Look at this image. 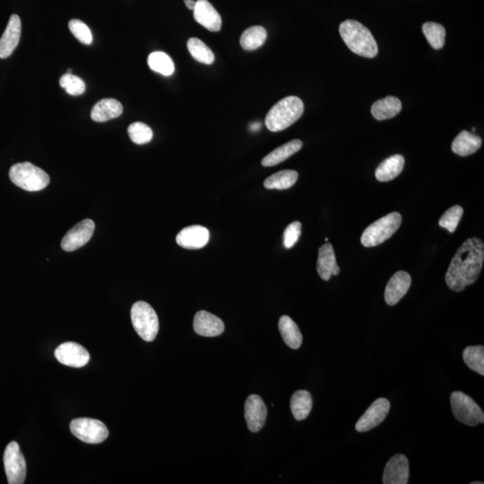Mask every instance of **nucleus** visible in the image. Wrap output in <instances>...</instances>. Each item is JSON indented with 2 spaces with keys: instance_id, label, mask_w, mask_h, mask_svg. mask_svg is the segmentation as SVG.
Here are the masks:
<instances>
[{
  "instance_id": "8",
  "label": "nucleus",
  "mask_w": 484,
  "mask_h": 484,
  "mask_svg": "<svg viewBox=\"0 0 484 484\" xmlns=\"http://www.w3.org/2000/svg\"><path fill=\"white\" fill-rule=\"evenodd\" d=\"M70 430L76 438L88 444L101 443L109 436V430L105 424L90 418H79L72 421Z\"/></svg>"
},
{
  "instance_id": "24",
  "label": "nucleus",
  "mask_w": 484,
  "mask_h": 484,
  "mask_svg": "<svg viewBox=\"0 0 484 484\" xmlns=\"http://www.w3.org/2000/svg\"><path fill=\"white\" fill-rule=\"evenodd\" d=\"M405 158L401 154L393 155L382 161L376 170V179L381 182L393 181L402 172Z\"/></svg>"
},
{
  "instance_id": "14",
  "label": "nucleus",
  "mask_w": 484,
  "mask_h": 484,
  "mask_svg": "<svg viewBox=\"0 0 484 484\" xmlns=\"http://www.w3.org/2000/svg\"><path fill=\"white\" fill-rule=\"evenodd\" d=\"M412 278L407 272L399 271L394 274L385 290V301L390 306H394L405 297L410 289Z\"/></svg>"
},
{
  "instance_id": "36",
  "label": "nucleus",
  "mask_w": 484,
  "mask_h": 484,
  "mask_svg": "<svg viewBox=\"0 0 484 484\" xmlns=\"http://www.w3.org/2000/svg\"><path fill=\"white\" fill-rule=\"evenodd\" d=\"M59 85L72 97H79L85 92V83L80 77L68 73L59 79Z\"/></svg>"
},
{
  "instance_id": "13",
  "label": "nucleus",
  "mask_w": 484,
  "mask_h": 484,
  "mask_svg": "<svg viewBox=\"0 0 484 484\" xmlns=\"http://www.w3.org/2000/svg\"><path fill=\"white\" fill-rule=\"evenodd\" d=\"M268 408L261 397L251 394L245 403V418L251 432H259L265 425Z\"/></svg>"
},
{
  "instance_id": "22",
  "label": "nucleus",
  "mask_w": 484,
  "mask_h": 484,
  "mask_svg": "<svg viewBox=\"0 0 484 484\" xmlns=\"http://www.w3.org/2000/svg\"><path fill=\"white\" fill-rule=\"evenodd\" d=\"M481 145L482 139L480 137L464 130L454 139L451 149L460 157H468L479 150Z\"/></svg>"
},
{
  "instance_id": "3",
  "label": "nucleus",
  "mask_w": 484,
  "mask_h": 484,
  "mask_svg": "<svg viewBox=\"0 0 484 484\" xmlns=\"http://www.w3.org/2000/svg\"><path fill=\"white\" fill-rule=\"evenodd\" d=\"M303 112L304 104L300 98L285 97L269 110L265 123L271 132H279L294 124Z\"/></svg>"
},
{
  "instance_id": "17",
  "label": "nucleus",
  "mask_w": 484,
  "mask_h": 484,
  "mask_svg": "<svg viewBox=\"0 0 484 484\" xmlns=\"http://www.w3.org/2000/svg\"><path fill=\"white\" fill-rule=\"evenodd\" d=\"M193 12L196 22L209 31L216 32L222 28V18L208 0H197Z\"/></svg>"
},
{
  "instance_id": "12",
  "label": "nucleus",
  "mask_w": 484,
  "mask_h": 484,
  "mask_svg": "<svg viewBox=\"0 0 484 484\" xmlns=\"http://www.w3.org/2000/svg\"><path fill=\"white\" fill-rule=\"evenodd\" d=\"M55 357L65 366L82 367L89 363L90 354L79 343L68 342L62 343L55 350Z\"/></svg>"
},
{
  "instance_id": "32",
  "label": "nucleus",
  "mask_w": 484,
  "mask_h": 484,
  "mask_svg": "<svg viewBox=\"0 0 484 484\" xmlns=\"http://www.w3.org/2000/svg\"><path fill=\"white\" fill-rule=\"evenodd\" d=\"M188 52L196 61L211 65L214 61V54L206 44L197 38H191L188 41Z\"/></svg>"
},
{
  "instance_id": "1",
  "label": "nucleus",
  "mask_w": 484,
  "mask_h": 484,
  "mask_svg": "<svg viewBox=\"0 0 484 484\" xmlns=\"http://www.w3.org/2000/svg\"><path fill=\"white\" fill-rule=\"evenodd\" d=\"M484 261V243L478 238H470L457 250L448 268L447 285L454 292L464 291L473 285L482 271Z\"/></svg>"
},
{
  "instance_id": "30",
  "label": "nucleus",
  "mask_w": 484,
  "mask_h": 484,
  "mask_svg": "<svg viewBox=\"0 0 484 484\" xmlns=\"http://www.w3.org/2000/svg\"><path fill=\"white\" fill-rule=\"evenodd\" d=\"M148 62L152 71L163 74V76H172L175 70L172 59L164 52L151 53L148 57Z\"/></svg>"
},
{
  "instance_id": "5",
  "label": "nucleus",
  "mask_w": 484,
  "mask_h": 484,
  "mask_svg": "<svg viewBox=\"0 0 484 484\" xmlns=\"http://www.w3.org/2000/svg\"><path fill=\"white\" fill-rule=\"evenodd\" d=\"M401 223V214L397 212L385 215L367 227L361 235V244L366 248L379 246L392 237Z\"/></svg>"
},
{
  "instance_id": "20",
  "label": "nucleus",
  "mask_w": 484,
  "mask_h": 484,
  "mask_svg": "<svg viewBox=\"0 0 484 484\" xmlns=\"http://www.w3.org/2000/svg\"><path fill=\"white\" fill-rule=\"evenodd\" d=\"M316 270L324 281H330L332 276H339L340 268L336 263L334 248L330 243H325L319 248Z\"/></svg>"
},
{
  "instance_id": "35",
  "label": "nucleus",
  "mask_w": 484,
  "mask_h": 484,
  "mask_svg": "<svg viewBox=\"0 0 484 484\" xmlns=\"http://www.w3.org/2000/svg\"><path fill=\"white\" fill-rule=\"evenodd\" d=\"M464 214V209L460 205H454L445 212L443 215L439 219V226L442 228L447 229L448 232L453 233L456 231L457 225L460 223V220Z\"/></svg>"
},
{
  "instance_id": "29",
  "label": "nucleus",
  "mask_w": 484,
  "mask_h": 484,
  "mask_svg": "<svg viewBox=\"0 0 484 484\" xmlns=\"http://www.w3.org/2000/svg\"><path fill=\"white\" fill-rule=\"evenodd\" d=\"M267 30L262 26H252L242 32L241 45L244 50H255L261 47L267 40Z\"/></svg>"
},
{
  "instance_id": "37",
  "label": "nucleus",
  "mask_w": 484,
  "mask_h": 484,
  "mask_svg": "<svg viewBox=\"0 0 484 484\" xmlns=\"http://www.w3.org/2000/svg\"><path fill=\"white\" fill-rule=\"evenodd\" d=\"M72 34L83 44L91 45L92 35L89 27L82 21L73 19L68 23Z\"/></svg>"
},
{
  "instance_id": "11",
  "label": "nucleus",
  "mask_w": 484,
  "mask_h": 484,
  "mask_svg": "<svg viewBox=\"0 0 484 484\" xmlns=\"http://www.w3.org/2000/svg\"><path fill=\"white\" fill-rule=\"evenodd\" d=\"M95 224L94 221L85 219L67 232L61 241L63 250L72 252L85 246L94 234Z\"/></svg>"
},
{
  "instance_id": "15",
  "label": "nucleus",
  "mask_w": 484,
  "mask_h": 484,
  "mask_svg": "<svg viewBox=\"0 0 484 484\" xmlns=\"http://www.w3.org/2000/svg\"><path fill=\"white\" fill-rule=\"evenodd\" d=\"M22 32V23L17 14L9 18L7 28L0 38V59H7L12 55L19 43Z\"/></svg>"
},
{
  "instance_id": "26",
  "label": "nucleus",
  "mask_w": 484,
  "mask_h": 484,
  "mask_svg": "<svg viewBox=\"0 0 484 484\" xmlns=\"http://www.w3.org/2000/svg\"><path fill=\"white\" fill-rule=\"evenodd\" d=\"M301 148H303V142L301 140H292L268 154L262 160V165L265 167L277 165L300 151Z\"/></svg>"
},
{
  "instance_id": "25",
  "label": "nucleus",
  "mask_w": 484,
  "mask_h": 484,
  "mask_svg": "<svg viewBox=\"0 0 484 484\" xmlns=\"http://www.w3.org/2000/svg\"><path fill=\"white\" fill-rule=\"evenodd\" d=\"M278 327H279L281 336H282L285 345L294 350L301 347V343H303V334H301L297 324L290 316H281Z\"/></svg>"
},
{
  "instance_id": "7",
  "label": "nucleus",
  "mask_w": 484,
  "mask_h": 484,
  "mask_svg": "<svg viewBox=\"0 0 484 484\" xmlns=\"http://www.w3.org/2000/svg\"><path fill=\"white\" fill-rule=\"evenodd\" d=\"M450 403L454 416L460 423L468 426H476L484 423L482 408L467 394L459 391L453 392L451 394Z\"/></svg>"
},
{
  "instance_id": "27",
  "label": "nucleus",
  "mask_w": 484,
  "mask_h": 484,
  "mask_svg": "<svg viewBox=\"0 0 484 484\" xmlns=\"http://www.w3.org/2000/svg\"><path fill=\"white\" fill-rule=\"evenodd\" d=\"M312 397L309 391L299 390L292 394L291 410L296 420L306 419L312 412Z\"/></svg>"
},
{
  "instance_id": "34",
  "label": "nucleus",
  "mask_w": 484,
  "mask_h": 484,
  "mask_svg": "<svg viewBox=\"0 0 484 484\" xmlns=\"http://www.w3.org/2000/svg\"><path fill=\"white\" fill-rule=\"evenodd\" d=\"M128 132L130 139L137 145H145L150 142L154 136L151 128L142 122L131 124L128 127Z\"/></svg>"
},
{
  "instance_id": "40",
  "label": "nucleus",
  "mask_w": 484,
  "mask_h": 484,
  "mask_svg": "<svg viewBox=\"0 0 484 484\" xmlns=\"http://www.w3.org/2000/svg\"><path fill=\"white\" fill-rule=\"evenodd\" d=\"M471 484H483V482H473V483H471Z\"/></svg>"
},
{
  "instance_id": "21",
  "label": "nucleus",
  "mask_w": 484,
  "mask_h": 484,
  "mask_svg": "<svg viewBox=\"0 0 484 484\" xmlns=\"http://www.w3.org/2000/svg\"><path fill=\"white\" fill-rule=\"evenodd\" d=\"M123 113V106L115 99L107 98L98 101L92 108L91 118L97 122H105L118 118Z\"/></svg>"
},
{
  "instance_id": "16",
  "label": "nucleus",
  "mask_w": 484,
  "mask_h": 484,
  "mask_svg": "<svg viewBox=\"0 0 484 484\" xmlns=\"http://www.w3.org/2000/svg\"><path fill=\"white\" fill-rule=\"evenodd\" d=\"M409 462L405 455L394 456L385 465L383 474L384 484H407Z\"/></svg>"
},
{
  "instance_id": "18",
  "label": "nucleus",
  "mask_w": 484,
  "mask_h": 484,
  "mask_svg": "<svg viewBox=\"0 0 484 484\" xmlns=\"http://www.w3.org/2000/svg\"><path fill=\"white\" fill-rule=\"evenodd\" d=\"M209 241V232L205 227L192 225L186 227L178 233L176 241L179 246L187 250H199Z\"/></svg>"
},
{
  "instance_id": "2",
  "label": "nucleus",
  "mask_w": 484,
  "mask_h": 484,
  "mask_svg": "<svg viewBox=\"0 0 484 484\" xmlns=\"http://www.w3.org/2000/svg\"><path fill=\"white\" fill-rule=\"evenodd\" d=\"M341 37L352 52L364 58H375L379 49L374 37L363 23L346 20L339 27Z\"/></svg>"
},
{
  "instance_id": "31",
  "label": "nucleus",
  "mask_w": 484,
  "mask_h": 484,
  "mask_svg": "<svg viewBox=\"0 0 484 484\" xmlns=\"http://www.w3.org/2000/svg\"><path fill=\"white\" fill-rule=\"evenodd\" d=\"M463 359L469 369L484 375V347L483 345L468 346L463 352Z\"/></svg>"
},
{
  "instance_id": "23",
  "label": "nucleus",
  "mask_w": 484,
  "mask_h": 484,
  "mask_svg": "<svg viewBox=\"0 0 484 484\" xmlns=\"http://www.w3.org/2000/svg\"><path fill=\"white\" fill-rule=\"evenodd\" d=\"M402 110V103L399 98L387 97L372 104V114L376 121H385L396 117Z\"/></svg>"
},
{
  "instance_id": "28",
  "label": "nucleus",
  "mask_w": 484,
  "mask_h": 484,
  "mask_svg": "<svg viewBox=\"0 0 484 484\" xmlns=\"http://www.w3.org/2000/svg\"><path fill=\"white\" fill-rule=\"evenodd\" d=\"M298 177V172L295 170H281L265 179L264 186L268 190H288L294 186Z\"/></svg>"
},
{
  "instance_id": "39",
  "label": "nucleus",
  "mask_w": 484,
  "mask_h": 484,
  "mask_svg": "<svg viewBox=\"0 0 484 484\" xmlns=\"http://www.w3.org/2000/svg\"><path fill=\"white\" fill-rule=\"evenodd\" d=\"M185 4H186L187 8L190 9V10H194V8L196 7V1H194V0H184Z\"/></svg>"
},
{
  "instance_id": "33",
  "label": "nucleus",
  "mask_w": 484,
  "mask_h": 484,
  "mask_svg": "<svg viewBox=\"0 0 484 484\" xmlns=\"http://www.w3.org/2000/svg\"><path fill=\"white\" fill-rule=\"evenodd\" d=\"M423 32L430 46L435 50L442 49L446 38V30L441 23L428 22L423 26Z\"/></svg>"
},
{
  "instance_id": "19",
  "label": "nucleus",
  "mask_w": 484,
  "mask_h": 484,
  "mask_svg": "<svg viewBox=\"0 0 484 484\" xmlns=\"http://www.w3.org/2000/svg\"><path fill=\"white\" fill-rule=\"evenodd\" d=\"M193 325L194 330L201 336L215 337L222 334L224 331L223 322L214 314L205 310L196 314Z\"/></svg>"
},
{
  "instance_id": "6",
  "label": "nucleus",
  "mask_w": 484,
  "mask_h": 484,
  "mask_svg": "<svg viewBox=\"0 0 484 484\" xmlns=\"http://www.w3.org/2000/svg\"><path fill=\"white\" fill-rule=\"evenodd\" d=\"M131 321L139 336L152 342L159 331V319L154 310L145 301H137L131 309Z\"/></svg>"
},
{
  "instance_id": "4",
  "label": "nucleus",
  "mask_w": 484,
  "mask_h": 484,
  "mask_svg": "<svg viewBox=\"0 0 484 484\" xmlns=\"http://www.w3.org/2000/svg\"><path fill=\"white\" fill-rule=\"evenodd\" d=\"M9 178L16 186L30 192L44 190L50 181L47 172L28 161L12 166Z\"/></svg>"
},
{
  "instance_id": "10",
  "label": "nucleus",
  "mask_w": 484,
  "mask_h": 484,
  "mask_svg": "<svg viewBox=\"0 0 484 484\" xmlns=\"http://www.w3.org/2000/svg\"><path fill=\"white\" fill-rule=\"evenodd\" d=\"M390 410V403L387 399H379L370 405L359 419L355 429L358 432H367L383 423Z\"/></svg>"
},
{
  "instance_id": "38",
  "label": "nucleus",
  "mask_w": 484,
  "mask_h": 484,
  "mask_svg": "<svg viewBox=\"0 0 484 484\" xmlns=\"http://www.w3.org/2000/svg\"><path fill=\"white\" fill-rule=\"evenodd\" d=\"M301 233V223L300 222L292 223L286 227L285 233H283V245L286 249H292L297 243Z\"/></svg>"
},
{
  "instance_id": "9",
  "label": "nucleus",
  "mask_w": 484,
  "mask_h": 484,
  "mask_svg": "<svg viewBox=\"0 0 484 484\" xmlns=\"http://www.w3.org/2000/svg\"><path fill=\"white\" fill-rule=\"evenodd\" d=\"M4 466L9 484H23L26 478V462L17 442L12 441L6 447Z\"/></svg>"
}]
</instances>
